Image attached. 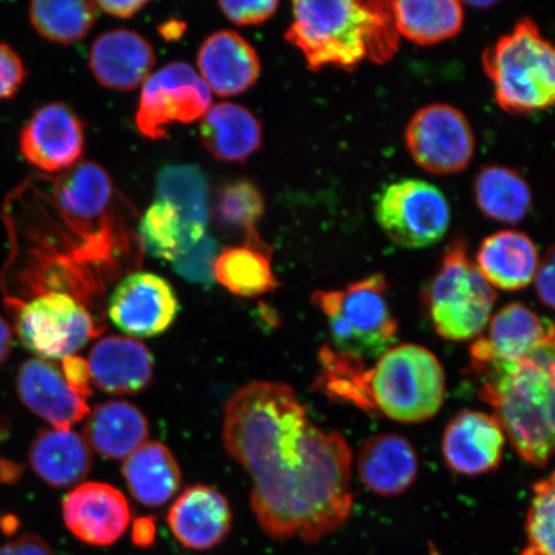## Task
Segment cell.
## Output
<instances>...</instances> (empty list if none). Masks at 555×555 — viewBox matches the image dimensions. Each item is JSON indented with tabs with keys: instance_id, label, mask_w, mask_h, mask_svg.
<instances>
[{
	"instance_id": "e575fe53",
	"label": "cell",
	"mask_w": 555,
	"mask_h": 555,
	"mask_svg": "<svg viewBox=\"0 0 555 555\" xmlns=\"http://www.w3.org/2000/svg\"><path fill=\"white\" fill-rule=\"evenodd\" d=\"M525 530L526 543L519 555H555V469L532 486Z\"/></svg>"
},
{
	"instance_id": "4fadbf2b",
	"label": "cell",
	"mask_w": 555,
	"mask_h": 555,
	"mask_svg": "<svg viewBox=\"0 0 555 555\" xmlns=\"http://www.w3.org/2000/svg\"><path fill=\"white\" fill-rule=\"evenodd\" d=\"M488 332L470 346L472 371L478 376L546 349L553 323L524 304L506 305L490 319Z\"/></svg>"
},
{
	"instance_id": "d6986e66",
	"label": "cell",
	"mask_w": 555,
	"mask_h": 555,
	"mask_svg": "<svg viewBox=\"0 0 555 555\" xmlns=\"http://www.w3.org/2000/svg\"><path fill=\"white\" fill-rule=\"evenodd\" d=\"M156 64V53L141 34L127 29L109 30L95 39L89 67L104 88L130 92L142 86Z\"/></svg>"
},
{
	"instance_id": "ee69618b",
	"label": "cell",
	"mask_w": 555,
	"mask_h": 555,
	"mask_svg": "<svg viewBox=\"0 0 555 555\" xmlns=\"http://www.w3.org/2000/svg\"><path fill=\"white\" fill-rule=\"evenodd\" d=\"M13 349V332L9 322L0 317V366L9 360Z\"/></svg>"
},
{
	"instance_id": "7bdbcfd3",
	"label": "cell",
	"mask_w": 555,
	"mask_h": 555,
	"mask_svg": "<svg viewBox=\"0 0 555 555\" xmlns=\"http://www.w3.org/2000/svg\"><path fill=\"white\" fill-rule=\"evenodd\" d=\"M95 5L96 9L107 13L109 16L127 20L138 15L139 12L149 5V2H143V0H125V2L111 0V2H95Z\"/></svg>"
},
{
	"instance_id": "bcb514c9",
	"label": "cell",
	"mask_w": 555,
	"mask_h": 555,
	"mask_svg": "<svg viewBox=\"0 0 555 555\" xmlns=\"http://www.w3.org/2000/svg\"><path fill=\"white\" fill-rule=\"evenodd\" d=\"M547 350H550L553 362L555 363V323L552 325V332L550 337V344H547Z\"/></svg>"
},
{
	"instance_id": "f35d334b",
	"label": "cell",
	"mask_w": 555,
	"mask_h": 555,
	"mask_svg": "<svg viewBox=\"0 0 555 555\" xmlns=\"http://www.w3.org/2000/svg\"><path fill=\"white\" fill-rule=\"evenodd\" d=\"M219 7L233 24L249 26L267 23L275 15L280 3L274 0H247V2H220Z\"/></svg>"
},
{
	"instance_id": "e0dca14e",
	"label": "cell",
	"mask_w": 555,
	"mask_h": 555,
	"mask_svg": "<svg viewBox=\"0 0 555 555\" xmlns=\"http://www.w3.org/2000/svg\"><path fill=\"white\" fill-rule=\"evenodd\" d=\"M505 434L495 415L466 411L449 422L442 455L454 474L476 477L495 470L504 456Z\"/></svg>"
},
{
	"instance_id": "9a60e30c",
	"label": "cell",
	"mask_w": 555,
	"mask_h": 555,
	"mask_svg": "<svg viewBox=\"0 0 555 555\" xmlns=\"http://www.w3.org/2000/svg\"><path fill=\"white\" fill-rule=\"evenodd\" d=\"M179 310L171 284L149 272L125 276L108 301L111 322L116 328L138 338L163 335L176 322Z\"/></svg>"
},
{
	"instance_id": "cb8c5ba5",
	"label": "cell",
	"mask_w": 555,
	"mask_h": 555,
	"mask_svg": "<svg viewBox=\"0 0 555 555\" xmlns=\"http://www.w3.org/2000/svg\"><path fill=\"white\" fill-rule=\"evenodd\" d=\"M358 472L365 488L379 496H397L412 488L418 476V456L404 437L380 434L364 442Z\"/></svg>"
},
{
	"instance_id": "ac0fdd59",
	"label": "cell",
	"mask_w": 555,
	"mask_h": 555,
	"mask_svg": "<svg viewBox=\"0 0 555 555\" xmlns=\"http://www.w3.org/2000/svg\"><path fill=\"white\" fill-rule=\"evenodd\" d=\"M16 388L21 401L55 429H72L87 420L90 408L68 386L61 367L44 359H30L20 366Z\"/></svg>"
},
{
	"instance_id": "f546056e",
	"label": "cell",
	"mask_w": 555,
	"mask_h": 555,
	"mask_svg": "<svg viewBox=\"0 0 555 555\" xmlns=\"http://www.w3.org/2000/svg\"><path fill=\"white\" fill-rule=\"evenodd\" d=\"M474 191L480 211L499 223L517 224L532 207L530 184L508 166H485L477 173Z\"/></svg>"
},
{
	"instance_id": "83f0119b",
	"label": "cell",
	"mask_w": 555,
	"mask_h": 555,
	"mask_svg": "<svg viewBox=\"0 0 555 555\" xmlns=\"http://www.w3.org/2000/svg\"><path fill=\"white\" fill-rule=\"evenodd\" d=\"M122 475L137 501L145 506H162L177 494L182 472L171 450L163 442H145L125 460Z\"/></svg>"
},
{
	"instance_id": "836d02e7",
	"label": "cell",
	"mask_w": 555,
	"mask_h": 555,
	"mask_svg": "<svg viewBox=\"0 0 555 555\" xmlns=\"http://www.w3.org/2000/svg\"><path fill=\"white\" fill-rule=\"evenodd\" d=\"M139 233L147 253L165 261L178 260L196 245L182 214L166 199L156 198L149 207L139 225Z\"/></svg>"
},
{
	"instance_id": "3957f363",
	"label": "cell",
	"mask_w": 555,
	"mask_h": 555,
	"mask_svg": "<svg viewBox=\"0 0 555 555\" xmlns=\"http://www.w3.org/2000/svg\"><path fill=\"white\" fill-rule=\"evenodd\" d=\"M286 40L301 51L311 72H352L365 61L386 64L399 51L390 2L300 0L294 3Z\"/></svg>"
},
{
	"instance_id": "8992f818",
	"label": "cell",
	"mask_w": 555,
	"mask_h": 555,
	"mask_svg": "<svg viewBox=\"0 0 555 555\" xmlns=\"http://www.w3.org/2000/svg\"><path fill=\"white\" fill-rule=\"evenodd\" d=\"M387 293L386 278L373 274L343 289L318 291L312 296L327 318L335 351L364 362L378 359L393 347L399 322Z\"/></svg>"
},
{
	"instance_id": "1f68e13d",
	"label": "cell",
	"mask_w": 555,
	"mask_h": 555,
	"mask_svg": "<svg viewBox=\"0 0 555 555\" xmlns=\"http://www.w3.org/2000/svg\"><path fill=\"white\" fill-rule=\"evenodd\" d=\"M214 278L229 293L241 297H258L278 287L272 263L258 246L224 249L215 261Z\"/></svg>"
},
{
	"instance_id": "4dcf8cb0",
	"label": "cell",
	"mask_w": 555,
	"mask_h": 555,
	"mask_svg": "<svg viewBox=\"0 0 555 555\" xmlns=\"http://www.w3.org/2000/svg\"><path fill=\"white\" fill-rule=\"evenodd\" d=\"M156 198L169 201L178 208L194 242L205 237L208 186L204 172L197 166H165L156 179Z\"/></svg>"
},
{
	"instance_id": "4316f807",
	"label": "cell",
	"mask_w": 555,
	"mask_h": 555,
	"mask_svg": "<svg viewBox=\"0 0 555 555\" xmlns=\"http://www.w3.org/2000/svg\"><path fill=\"white\" fill-rule=\"evenodd\" d=\"M150 425L144 414L127 401H108L87 416L85 439L108 460H127L147 442Z\"/></svg>"
},
{
	"instance_id": "5b68a950",
	"label": "cell",
	"mask_w": 555,
	"mask_h": 555,
	"mask_svg": "<svg viewBox=\"0 0 555 555\" xmlns=\"http://www.w3.org/2000/svg\"><path fill=\"white\" fill-rule=\"evenodd\" d=\"M485 74L505 113L526 115L555 106V46L524 17L482 54Z\"/></svg>"
},
{
	"instance_id": "7a4b0ae2",
	"label": "cell",
	"mask_w": 555,
	"mask_h": 555,
	"mask_svg": "<svg viewBox=\"0 0 555 555\" xmlns=\"http://www.w3.org/2000/svg\"><path fill=\"white\" fill-rule=\"evenodd\" d=\"M325 393L362 411L401 423L431 420L446 400L443 367L426 347H391L366 367L363 360L344 359L325 380Z\"/></svg>"
},
{
	"instance_id": "52a82bcc",
	"label": "cell",
	"mask_w": 555,
	"mask_h": 555,
	"mask_svg": "<svg viewBox=\"0 0 555 555\" xmlns=\"http://www.w3.org/2000/svg\"><path fill=\"white\" fill-rule=\"evenodd\" d=\"M496 291L472 261L467 243L451 241L423 300L434 328L448 341H469L488 327Z\"/></svg>"
},
{
	"instance_id": "30bf717a",
	"label": "cell",
	"mask_w": 555,
	"mask_h": 555,
	"mask_svg": "<svg viewBox=\"0 0 555 555\" xmlns=\"http://www.w3.org/2000/svg\"><path fill=\"white\" fill-rule=\"evenodd\" d=\"M211 107V92L189 64L172 62L145 80L135 115L144 137L162 139L173 124L203 119Z\"/></svg>"
},
{
	"instance_id": "5bb4252c",
	"label": "cell",
	"mask_w": 555,
	"mask_h": 555,
	"mask_svg": "<svg viewBox=\"0 0 555 555\" xmlns=\"http://www.w3.org/2000/svg\"><path fill=\"white\" fill-rule=\"evenodd\" d=\"M85 147V124L66 103L44 104L21 130V155L41 171L62 173L74 168Z\"/></svg>"
},
{
	"instance_id": "603a6c76",
	"label": "cell",
	"mask_w": 555,
	"mask_h": 555,
	"mask_svg": "<svg viewBox=\"0 0 555 555\" xmlns=\"http://www.w3.org/2000/svg\"><path fill=\"white\" fill-rule=\"evenodd\" d=\"M475 263L492 288L516 293L535 281L540 255L529 235L505 229L482 241Z\"/></svg>"
},
{
	"instance_id": "7402d4cb",
	"label": "cell",
	"mask_w": 555,
	"mask_h": 555,
	"mask_svg": "<svg viewBox=\"0 0 555 555\" xmlns=\"http://www.w3.org/2000/svg\"><path fill=\"white\" fill-rule=\"evenodd\" d=\"M92 384L109 395H134L154 378L155 360L149 347L134 338L108 336L93 346L88 359Z\"/></svg>"
},
{
	"instance_id": "ab89813d",
	"label": "cell",
	"mask_w": 555,
	"mask_h": 555,
	"mask_svg": "<svg viewBox=\"0 0 555 555\" xmlns=\"http://www.w3.org/2000/svg\"><path fill=\"white\" fill-rule=\"evenodd\" d=\"M61 371L72 390L86 399L92 395V376L88 360L80 357H68L62 360Z\"/></svg>"
},
{
	"instance_id": "d6a6232c",
	"label": "cell",
	"mask_w": 555,
	"mask_h": 555,
	"mask_svg": "<svg viewBox=\"0 0 555 555\" xmlns=\"http://www.w3.org/2000/svg\"><path fill=\"white\" fill-rule=\"evenodd\" d=\"M96 12L95 3L82 0H37L29 5L34 30L51 43L62 46L85 39L95 24Z\"/></svg>"
},
{
	"instance_id": "d590c367",
	"label": "cell",
	"mask_w": 555,
	"mask_h": 555,
	"mask_svg": "<svg viewBox=\"0 0 555 555\" xmlns=\"http://www.w3.org/2000/svg\"><path fill=\"white\" fill-rule=\"evenodd\" d=\"M266 210V203L258 186L248 180L229 183L218 193L215 212L227 228L246 233L249 240L256 238L255 228Z\"/></svg>"
},
{
	"instance_id": "8d00e7d4",
	"label": "cell",
	"mask_w": 555,
	"mask_h": 555,
	"mask_svg": "<svg viewBox=\"0 0 555 555\" xmlns=\"http://www.w3.org/2000/svg\"><path fill=\"white\" fill-rule=\"evenodd\" d=\"M219 256L217 241L205 235L189 251L173 261V270L184 280L194 283H211L214 281V267Z\"/></svg>"
},
{
	"instance_id": "ffe728a7",
	"label": "cell",
	"mask_w": 555,
	"mask_h": 555,
	"mask_svg": "<svg viewBox=\"0 0 555 555\" xmlns=\"http://www.w3.org/2000/svg\"><path fill=\"white\" fill-rule=\"evenodd\" d=\"M232 518L231 505L220 491L194 485L171 505L168 522L186 550L210 551L228 537Z\"/></svg>"
},
{
	"instance_id": "8fae6325",
	"label": "cell",
	"mask_w": 555,
	"mask_h": 555,
	"mask_svg": "<svg viewBox=\"0 0 555 555\" xmlns=\"http://www.w3.org/2000/svg\"><path fill=\"white\" fill-rule=\"evenodd\" d=\"M409 154L421 169L436 176L466 170L475 156V134L462 113L448 103L416 111L405 130Z\"/></svg>"
},
{
	"instance_id": "6da1fadb",
	"label": "cell",
	"mask_w": 555,
	"mask_h": 555,
	"mask_svg": "<svg viewBox=\"0 0 555 555\" xmlns=\"http://www.w3.org/2000/svg\"><path fill=\"white\" fill-rule=\"evenodd\" d=\"M223 441L253 477L251 508L267 537L315 544L349 519V443L317 427L293 387L270 380L241 387L227 401Z\"/></svg>"
},
{
	"instance_id": "74e56055",
	"label": "cell",
	"mask_w": 555,
	"mask_h": 555,
	"mask_svg": "<svg viewBox=\"0 0 555 555\" xmlns=\"http://www.w3.org/2000/svg\"><path fill=\"white\" fill-rule=\"evenodd\" d=\"M26 76L23 59L10 44L0 41V102L13 99L24 86Z\"/></svg>"
},
{
	"instance_id": "f6af8a7d",
	"label": "cell",
	"mask_w": 555,
	"mask_h": 555,
	"mask_svg": "<svg viewBox=\"0 0 555 555\" xmlns=\"http://www.w3.org/2000/svg\"><path fill=\"white\" fill-rule=\"evenodd\" d=\"M547 372H550L551 390H550V426L555 442V363L551 357L547 362Z\"/></svg>"
},
{
	"instance_id": "7c38bea8",
	"label": "cell",
	"mask_w": 555,
	"mask_h": 555,
	"mask_svg": "<svg viewBox=\"0 0 555 555\" xmlns=\"http://www.w3.org/2000/svg\"><path fill=\"white\" fill-rule=\"evenodd\" d=\"M114 183L101 165L86 162L61 173L54 185V198L62 217L87 242L86 253L101 258L108 251L107 231Z\"/></svg>"
},
{
	"instance_id": "484cf974",
	"label": "cell",
	"mask_w": 555,
	"mask_h": 555,
	"mask_svg": "<svg viewBox=\"0 0 555 555\" xmlns=\"http://www.w3.org/2000/svg\"><path fill=\"white\" fill-rule=\"evenodd\" d=\"M201 141L220 162L245 163L261 147V122L241 104H214L201 119Z\"/></svg>"
},
{
	"instance_id": "f1b7e54d",
	"label": "cell",
	"mask_w": 555,
	"mask_h": 555,
	"mask_svg": "<svg viewBox=\"0 0 555 555\" xmlns=\"http://www.w3.org/2000/svg\"><path fill=\"white\" fill-rule=\"evenodd\" d=\"M399 37L427 47L443 43L461 33L463 4L455 0H399L390 2Z\"/></svg>"
},
{
	"instance_id": "44dd1931",
	"label": "cell",
	"mask_w": 555,
	"mask_h": 555,
	"mask_svg": "<svg viewBox=\"0 0 555 555\" xmlns=\"http://www.w3.org/2000/svg\"><path fill=\"white\" fill-rule=\"evenodd\" d=\"M201 78L210 92L220 96L245 93L259 80L258 53L238 33H214L201 46L197 57Z\"/></svg>"
},
{
	"instance_id": "277c9868",
	"label": "cell",
	"mask_w": 555,
	"mask_h": 555,
	"mask_svg": "<svg viewBox=\"0 0 555 555\" xmlns=\"http://www.w3.org/2000/svg\"><path fill=\"white\" fill-rule=\"evenodd\" d=\"M550 359L546 347L516 364L480 376L481 399L494 409L518 455L535 467H545L555 451L550 426Z\"/></svg>"
},
{
	"instance_id": "ba28073f",
	"label": "cell",
	"mask_w": 555,
	"mask_h": 555,
	"mask_svg": "<svg viewBox=\"0 0 555 555\" xmlns=\"http://www.w3.org/2000/svg\"><path fill=\"white\" fill-rule=\"evenodd\" d=\"M15 327L26 349L44 360L74 357L102 333L79 298L57 289L20 304Z\"/></svg>"
},
{
	"instance_id": "b9f144b4",
	"label": "cell",
	"mask_w": 555,
	"mask_h": 555,
	"mask_svg": "<svg viewBox=\"0 0 555 555\" xmlns=\"http://www.w3.org/2000/svg\"><path fill=\"white\" fill-rule=\"evenodd\" d=\"M0 555H54L50 544L38 535H26L13 539L0 546Z\"/></svg>"
},
{
	"instance_id": "9c48e42d",
	"label": "cell",
	"mask_w": 555,
	"mask_h": 555,
	"mask_svg": "<svg viewBox=\"0 0 555 555\" xmlns=\"http://www.w3.org/2000/svg\"><path fill=\"white\" fill-rule=\"evenodd\" d=\"M376 220L395 245L421 249L436 245L449 231V201L427 180L401 179L385 186L374 205Z\"/></svg>"
},
{
	"instance_id": "d4e9b609",
	"label": "cell",
	"mask_w": 555,
	"mask_h": 555,
	"mask_svg": "<svg viewBox=\"0 0 555 555\" xmlns=\"http://www.w3.org/2000/svg\"><path fill=\"white\" fill-rule=\"evenodd\" d=\"M29 462L35 475L52 488L81 482L93 467V451L72 429H43L35 437Z\"/></svg>"
},
{
	"instance_id": "60d3db41",
	"label": "cell",
	"mask_w": 555,
	"mask_h": 555,
	"mask_svg": "<svg viewBox=\"0 0 555 555\" xmlns=\"http://www.w3.org/2000/svg\"><path fill=\"white\" fill-rule=\"evenodd\" d=\"M535 284L541 302L555 310V245L540 259Z\"/></svg>"
},
{
	"instance_id": "2e32d148",
	"label": "cell",
	"mask_w": 555,
	"mask_h": 555,
	"mask_svg": "<svg viewBox=\"0 0 555 555\" xmlns=\"http://www.w3.org/2000/svg\"><path fill=\"white\" fill-rule=\"evenodd\" d=\"M62 515L75 538L95 546L115 544L130 524L127 498L103 482L82 483L69 492L62 504Z\"/></svg>"
}]
</instances>
